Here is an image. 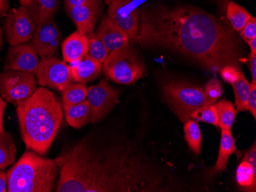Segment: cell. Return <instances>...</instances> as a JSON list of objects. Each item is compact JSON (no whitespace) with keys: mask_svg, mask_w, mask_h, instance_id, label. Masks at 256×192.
<instances>
[{"mask_svg":"<svg viewBox=\"0 0 256 192\" xmlns=\"http://www.w3.org/2000/svg\"><path fill=\"white\" fill-rule=\"evenodd\" d=\"M100 0H64V5L66 8L68 7L78 6V5H84L89 2H97Z\"/></svg>","mask_w":256,"mask_h":192,"instance_id":"36","label":"cell"},{"mask_svg":"<svg viewBox=\"0 0 256 192\" xmlns=\"http://www.w3.org/2000/svg\"><path fill=\"white\" fill-rule=\"evenodd\" d=\"M88 41L86 35L74 31L69 35L62 44L63 59L64 62L72 63L79 61L87 54Z\"/></svg>","mask_w":256,"mask_h":192,"instance_id":"17","label":"cell"},{"mask_svg":"<svg viewBox=\"0 0 256 192\" xmlns=\"http://www.w3.org/2000/svg\"><path fill=\"white\" fill-rule=\"evenodd\" d=\"M184 124V133L185 140L189 146L190 149L195 154L199 155L201 152V143H202V134L199 124L196 120H186Z\"/></svg>","mask_w":256,"mask_h":192,"instance_id":"28","label":"cell"},{"mask_svg":"<svg viewBox=\"0 0 256 192\" xmlns=\"http://www.w3.org/2000/svg\"><path fill=\"white\" fill-rule=\"evenodd\" d=\"M66 121L76 129L87 125L90 120V109L87 99L72 106H63Z\"/></svg>","mask_w":256,"mask_h":192,"instance_id":"20","label":"cell"},{"mask_svg":"<svg viewBox=\"0 0 256 192\" xmlns=\"http://www.w3.org/2000/svg\"><path fill=\"white\" fill-rule=\"evenodd\" d=\"M16 113L22 140L26 150L46 156L62 122L60 100L48 89L38 87L17 104Z\"/></svg>","mask_w":256,"mask_h":192,"instance_id":"3","label":"cell"},{"mask_svg":"<svg viewBox=\"0 0 256 192\" xmlns=\"http://www.w3.org/2000/svg\"><path fill=\"white\" fill-rule=\"evenodd\" d=\"M62 93L63 106L74 105L87 99L88 88L84 84L72 82Z\"/></svg>","mask_w":256,"mask_h":192,"instance_id":"24","label":"cell"},{"mask_svg":"<svg viewBox=\"0 0 256 192\" xmlns=\"http://www.w3.org/2000/svg\"><path fill=\"white\" fill-rule=\"evenodd\" d=\"M232 85L234 87V93H235V101L237 111L248 110L250 84L241 71H240L238 80Z\"/></svg>","mask_w":256,"mask_h":192,"instance_id":"26","label":"cell"},{"mask_svg":"<svg viewBox=\"0 0 256 192\" xmlns=\"http://www.w3.org/2000/svg\"><path fill=\"white\" fill-rule=\"evenodd\" d=\"M40 63V56L32 44L22 43L10 47L4 70H14L36 75Z\"/></svg>","mask_w":256,"mask_h":192,"instance_id":"13","label":"cell"},{"mask_svg":"<svg viewBox=\"0 0 256 192\" xmlns=\"http://www.w3.org/2000/svg\"><path fill=\"white\" fill-rule=\"evenodd\" d=\"M17 148L12 135L8 132L0 133V169L4 170L14 164Z\"/></svg>","mask_w":256,"mask_h":192,"instance_id":"21","label":"cell"},{"mask_svg":"<svg viewBox=\"0 0 256 192\" xmlns=\"http://www.w3.org/2000/svg\"><path fill=\"white\" fill-rule=\"evenodd\" d=\"M210 104H215L222 95V84L217 79H212L206 84L204 89Z\"/></svg>","mask_w":256,"mask_h":192,"instance_id":"30","label":"cell"},{"mask_svg":"<svg viewBox=\"0 0 256 192\" xmlns=\"http://www.w3.org/2000/svg\"><path fill=\"white\" fill-rule=\"evenodd\" d=\"M96 34L110 52L115 50L125 49L130 46V40L128 35L120 27L114 23L108 15H104Z\"/></svg>","mask_w":256,"mask_h":192,"instance_id":"15","label":"cell"},{"mask_svg":"<svg viewBox=\"0 0 256 192\" xmlns=\"http://www.w3.org/2000/svg\"><path fill=\"white\" fill-rule=\"evenodd\" d=\"M6 106V101L2 97H0V133H2L4 132V118Z\"/></svg>","mask_w":256,"mask_h":192,"instance_id":"37","label":"cell"},{"mask_svg":"<svg viewBox=\"0 0 256 192\" xmlns=\"http://www.w3.org/2000/svg\"><path fill=\"white\" fill-rule=\"evenodd\" d=\"M88 41V51L86 56L92 60L103 64L107 59L110 54V51L108 49L106 44H104L96 32L89 33L86 35Z\"/></svg>","mask_w":256,"mask_h":192,"instance_id":"22","label":"cell"},{"mask_svg":"<svg viewBox=\"0 0 256 192\" xmlns=\"http://www.w3.org/2000/svg\"><path fill=\"white\" fill-rule=\"evenodd\" d=\"M240 72L238 67L232 65L224 66L222 69L220 70L224 81L230 84H234L238 80Z\"/></svg>","mask_w":256,"mask_h":192,"instance_id":"31","label":"cell"},{"mask_svg":"<svg viewBox=\"0 0 256 192\" xmlns=\"http://www.w3.org/2000/svg\"><path fill=\"white\" fill-rule=\"evenodd\" d=\"M238 186L247 192L256 191V170L247 161L242 160L236 172Z\"/></svg>","mask_w":256,"mask_h":192,"instance_id":"23","label":"cell"},{"mask_svg":"<svg viewBox=\"0 0 256 192\" xmlns=\"http://www.w3.org/2000/svg\"><path fill=\"white\" fill-rule=\"evenodd\" d=\"M36 27L26 7L12 8L7 13L4 21L6 39L11 46L28 42Z\"/></svg>","mask_w":256,"mask_h":192,"instance_id":"8","label":"cell"},{"mask_svg":"<svg viewBox=\"0 0 256 192\" xmlns=\"http://www.w3.org/2000/svg\"><path fill=\"white\" fill-rule=\"evenodd\" d=\"M248 45H250V49H251V53L256 54V37L247 41Z\"/></svg>","mask_w":256,"mask_h":192,"instance_id":"40","label":"cell"},{"mask_svg":"<svg viewBox=\"0 0 256 192\" xmlns=\"http://www.w3.org/2000/svg\"><path fill=\"white\" fill-rule=\"evenodd\" d=\"M70 67L72 81L86 84L100 75L102 64L84 56L79 61L72 63Z\"/></svg>","mask_w":256,"mask_h":192,"instance_id":"16","label":"cell"},{"mask_svg":"<svg viewBox=\"0 0 256 192\" xmlns=\"http://www.w3.org/2000/svg\"><path fill=\"white\" fill-rule=\"evenodd\" d=\"M117 90L102 80L96 85L88 88L87 100L90 109L92 123L100 121L112 111L118 99Z\"/></svg>","mask_w":256,"mask_h":192,"instance_id":"10","label":"cell"},{"mask_svg":"<svg viewBox=\"0 0 256 192\" xmlns=\"http://www.w3.org/2000/svg\"><path fill=\"white\" fill-rule=\"evenodd\" d=\"M226 13L232 28L238 32H240L248 20L252 18V15L247 10L234 2H230L228 4Z\"/></svg>","mask_w":256,"mask_h":192,"instance_id":"27","label":"cell"},{"mask_svg":"<svg viewBox=\"0 0 256 192\" xmlns=\"http://www.w3.org/2000/svg\"><path fill=\"white\" fill-rule=\"evenodd\" d=\"M106 1V3L108 4V5H110L112 2H113L114 0H104Z\"/></svg>","mask_w":256,"mask_h":192,"instance_id":"43","label":"cell"},{"mask_svg":"<svg viewBox=\"0 0 256 192\" xmlns=\"http://www.w3.org/2000/svg\"><path fill=\"white\" fill-rule=\"evenodd\" d=\"M10 10L8 0H0V16H4Z\"/></svg>","mask_w":256,"mask_h":192,"instance_id":"39","label":"cell"},{"mask_svg":"<svg viewBox=\"0 0 256 192\" xmlns=\"http://www.w3.org/2000/svg\"><path fill=\"white\" fill-rule=\"evenodd\" d=\"M60 0H32L28 8L30 15L37 25L54 18Z\"/></svg>","mask_w":256,"mask_h":192,"instance_id":"18","label":"cell"},{"mask_svg":"<svg viewBox=\"0 0 256 192\" xmlns=\"http://www.w3.org/2000/svg\"><path fill=\"white\" fill-rule=\"evenodd\" d=\"M37 89L34 74L7 70L0 74V95L8 103L17 105Z\"/></svg>","mask_w":256,"mask_h":192,"instance_id":"7","label":"cell"},{"mask_svg":"<svg viewBox=\"0 0 256 192\" xmlns=\"http://www.w3.org/2000/svg\"><path fill=\"white\" fill-rule=\"evenodd\" d=\"M248 110L254 119L256 118V84H250V97H248Z\"/></svg>","mask_w":256,"mask_h":192,"instance_id":"33","label":"cell"},{"mask_svg":"<svg viewBox=\"0 0 256 192\" xmlns=\"http://www.w3.org/2000/svg\"><path fill=\"white\" fill-rule=\"evenodd\" d=\"M20 4H21L22 6L23 7H28V5H30V2H32V0H20Z\"/></svg>","mask_w":256,"mask_h":192,"instance_id":"41","label":"cell"},{"mask_svg":"<svg viewBox=\"0 0 256 192\" xmlns=\"http://www.w3.org/2000/svg\"><path fill=\"white\" fill-rule=\"evenodd\" d=\"M108 16L120 27L132 42L136 41L139 28V12L132 0H114L109 5Z\"/></svg>","mask_w":256,"mask_h":192,"instance_id":"11","label":"cell"},{"mask_svg":"<svg viewBox=\"0 0 256 192\" xmlns=\"http://www.w3.org/2000/svg\"><path fill=\"white\" fill-rule=\"evenodd\" d=\"M240 35L246 42L250 40L256 38V20L254 17L252 16V18L248 20V22L246 24L245 26L243 27L242 29L240 31Z\"/></svg>","mask_w":256,"mask_h":192,"instance_id":"32","label":"cell"},{"mask_svg":"<svg viewBox=\"0 0 256 192\" xmlns=\"http://www.w3.org/2000/svg\"><path fill=\"white\" fill-rule=\"evenodd\" d=\"M190 118L218 127V112L215 104H207L196 109L191 114Z\"/></svg>","mask_w":256,"mask_h":192,"instance_id":"29","label":"cell"},{"mask_svg":"<svg viewBox=\"0 0 256 192\" xmlns=\"http://www.w3.org/2000/svg\"><path fill=\"white\" fill-rule=\"evenodd\" d=\"M8 188L6 173L0 169V192H6Z\"/></svg>","mask_w":256,"mask_h":192,"instance_id":"38","label":"cell"},{"mask_svg":"<svg viewBox=\"0 0 256 192\" xmlns=\"http://www.w3.org/2000/svg\"><path fill=\"white\" fill-rule=\"evenodd\" d=\"M216 107L218 112V127L222 130H231L237 114L235 105L228 100H222L216 104Z\"/></svg>","mask_w":256,"mask_h":192,"instance_id":"25","label":"cell"},{"mask_svg":"<svg viewBox=\"0 0 256 192\" xmlns=\"http://www.w3.org/2000/svg\"><path fill=\"white\" fill-rule=\"evenodd\" d=\"M104 74L114 82L130 84L144 74V67L136 53L130 48L115 50L102 64Z\"/></svg>","mask_w":256,"mask_h":192,"instance_id":"6","label":"cell"},{"mask_svg":"<svg viewBox=\"0 0 256 192\" xmlns=\"http://www.w3.org/2000/svg\"><path fill=\"white\" fill-rule=\"evenodd\" d=\"M56 192H162L164 178L134 149L120 143L79 141L56 159Z\"/></svg>","mask_w":256,"mask_h":192,"instance_id":"1","label":"cell"},{"mask_svg":"<svg viewBox=\"0 0 256 192\" xmlns=\"http://www.w3.org/2000/svg\"><path fill=\"white\" fill-rule=\"evenodd\" d=\"M136 41L144 47L176 50L211 71L240 66L241 49L232 28L197 8L144 10Z\"/></svg>","mask_w":256,"mask_h":192,"instance_id":"2","label":"cell"},{"mask_svg":"<svg viewBox=\"0 0 256 192\" xmlns=\"http://www.w3.org/2000/svg\"><path fill=\"white\" fill-rule=\"evenodd\" d=\"M248 65H250V72H251L252 81V82L256 84V54L250 53L248 58Z\"/></svg>","mask_w":256,"mask_h":192,"instance_id":"35","label":"cell"},{"mask_svg":"<svg viewBox=\"0 0 256 192\" xmlns=\"http://www.w3.org/2000/svg\"><path fill=\"white\" fill-rule=\"evenodd\" d=\"M62 34L54 20L37 25L31 44L42 59L54 57L61 44Z\"/></svg>","mask_w":256,"mask_h":192,"instance_id":"12","label":"cell"},{"mask_svg":"<svg viewBox=\"0 0 256 192\" xmlns=\"http://www.w3.org/2000/svg\"><path fill=\"white\" fill-rule=\"evenodd\" d=\"M162 92L171 108L184 123L190 119L194 110L210 104L204 89L186 83H169L164 86Z\"/></svg>","mask_w":256,"mask_h":192,"instance_id":"5","label":"cell"},{"mask_svg":"<svg viewBox=\"0 0 256 192\" xmlns=\"http://www.w3.org/2000/svg\"><path fill=\"white\" fill-rule=\"evenodd\" d=\"M2 29L0 28V49L2 48Z\"/></svg>","mask_w":256,"mask_h":192,"instance_id":"42","label":"cell"},{"mask_svg":"<svg viewBox=\"0 0 256 192\" xmlns=\"http://www.w3.org/2000/svg\"><path fill=\"white\" fill-rule=\"evenodd\" d=\"M36 76L42 87H48L61 92L72 82L70 65L54 56L40 61Z\"/></svg>","mask_w":256,"mask_h":192,"instance_id":"9","label":"cell"},{"mask_svg":"<svg viewBox=\"0 0 256 192\" xmlns=\"http://www.w3.org/2000/svg\"><path fill=\"white\" fill-rule=\"evenodd\" d=\"M243 160H245V161L248 162L252 166L253 169L254 170H256V143H254L253 144L252 147L250 149V151L246 153V155H245L244 158H243Z\"/></svg>","mask_w":256,"mask_h":192,"instance_id":"34","label":"cell"},{"mask_svg":"<svg viewBox=\"0 0 256 192\" xmlns=\"http://www.w3.org/2000/svg\"><path fill=\"white\" fill-rule=\"evenodd\" d=\"M238 153L240 152L237 150L231 130H222L218 159L212 170L214 174L224 171L228 165L230 156L234 153L238 154Z\"/></svg>","mask_w":256,"mask_h":192,"instance_id":"19","label":"cell"},{"mask_svg":"<svg viewBox=\"0 0 256 192\" xmlns=\"http://www.w3.org/2000/svg\"><path fill=\"white\" fill-rule=\"evenodd\" d=\"M58 172L56 160L27 150L6 173L7 192H51Z\"/></svg>","mask_w":256,"mask_h":192,"instance_id":"4","label":"cell"},{"mask_svg":"<svg viewBox=\"0 0 256 192\" xmlns=\"http://www.w3.org/2000/svg\"><path fill=\"white\" fill-rule=\"evenodd\" d=\"M100 1L66 8L69 17L77 26L78 31L88 35L94 31L100 15Z\"/></svg>","mask_w":256,"mask_h":192,"instance_id":"14","label":"cell"}]
</instances>
